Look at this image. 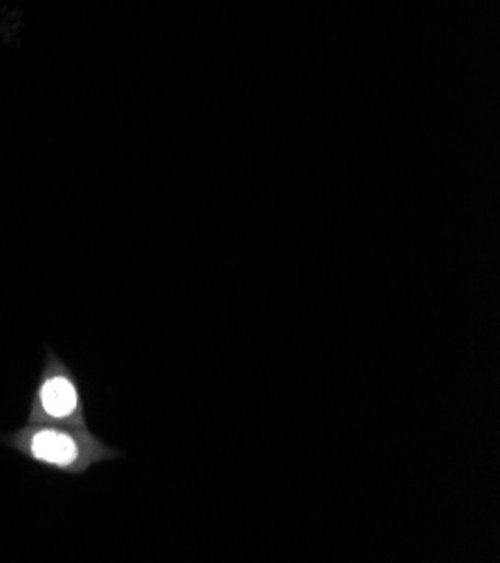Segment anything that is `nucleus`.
Here are the masks:
<instances>
[{"mask_svg": "<svg viewBox=\"0 0 500 563\" xmlns=\"http://www.w3.org/2000/svg\"><path fill=\"white\" fill-rule=\"evenodd\" d=\"M0 444L10 446L34 465L45 470L81 476L101 463L122 459L115 446L99 440L90 429L62 424H25L0 435Z\"/></svg>", "mask_w": 500, "mask_h": 563, "instance_id": "f257e3e1", "label": "nucleus"}, {"mask_svg": "<svg viewBox=\"0 0 500 563\" xmlns=\"http://www.w3.org/2000/svg\"><path fill=\"white\" fill-rule=\"evenodd\" d=\"M27 422L88 429L79 379L64 357L49 346L45 349V362L32 390Z\"/></svg>", "mask_w": 500, "mask_h": 563, "instance_id": "f03ea898", "label": "nucleus"}]
</instances>
